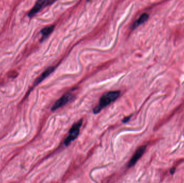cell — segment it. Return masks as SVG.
<instances>
[{
	"label": "cell",
	"instance_id": "cell-1",
	"mask_svg": "<svg viewBox=\"0 0 184 183\" xmlns=\"http://www.w3.org/2000/svg\"><path fill=\"white\" fill-rule=\"evenodd\" d=\"M121 94V92L119 90L107 92L101 97L98 105L93 109V113L98 114L100 112L103 108L114 102L119 98Z\"/></svg>",
	"mask_w": 184,
	"mask_h": 183
},
{
	"label": "cell",
	"instance_id": "cell-2",
	"mask_svg": "<svg viewBox=\"0 0 184 183\" xmlns=\"http://www.w3.org/2000/svg\"><path fill=\"white\" fill-rule=\"evenodd\" d=\"M82 121H83L82 119H80V120L73 124V126L69 131V133L68 137L65 139L64 141V145L66 146L70 145V143L73 142L74 140H76L78 137L80 133V130L82 125Z\"/></svg>",
	"mask_w": 184,
	"mask_h": 183
},
{
	"label": "cell",
	"instance_id": "cell-3",
	"mask_svg": "<svg viewBox=\"0 0 184 183\" xmlns=\"http://www.w3.org/2000/svg\"><path fill=\"white\" fill-rule=\"evenodd\" d=\"M74 98V95L70 93H67L64 94L62 97L57 100L51 108L52 111L57 110V109L64 106L65 104L71 101Z\"/></svg>",
	"mask_w": 184,
	"mask_h": 183
},
{
	"label": "cell",
	"instance_id": "cell-4",
	"mask_svg": "<svg viewBox=\"0 0 184 183\" xmlns=\"http://www.w3.org/2000/svg\"><path fill=\"white\" fill-rule=\"evenodd\" d=\"M146 145H142L137 149V151H136L133 157L130 159V161L128 163L129 168L133 167L137 163V162L138 161L139 159L143 156L144 153H145V151H146Z\"/></svg>",
	"mask_w": 184,
	"mask_h": 183
},
{
	"label": "cell",
	"instance_id": "cell-5",
	"mask_svg": "<svg viewBox=\"0 0 184 183\" xmlns=\"http://www.w3.org/2000/svg\"><path fill=\"white\" fill-rule=\"evenodd\" d=\"M46 0H37L35 5L28 13V16L32 18L44 7H46Z\"/></svg>",
	"mask_w": 184,
	"mask_h": 183
},
{
	"label": "cell",
	"instance_id": "cell-6",
	"mask_svg": "<svg viewBox=\"0 0 184 183\" xmlns=\"http://www.w3.org/2000/svg\"><path fill=\"white\" fill-rule=\"evenodd\" d=\"M54 70V68L53 67H50L48 68H47L46 70L43 73L41 74V76L36 79L35 82V85H38V84L40 83L41 82L43 81L44 79L48 77L51 74Z\"/></svg>",
	"mask_w": 184,
	"mask_h": 183
},
{
	"label": "cell",
	"instance_id": "cell-7",
	"mask_svg": "<svg viewBox=\"0 0 184 183\" xmlns=\"http://www.w3.org/2000/svg\"><path fill=\"white\" fill-rule=\"evenodd\" d=\"M148 18H149V15L148 14H145V13L142 14L140 17L134 23V24L132 26L133 29H135L139 25H140L144 23V22H146Z\"/></svg>",
	"mask_w": 184,
	"mask_h": 183
},
{
	"label": "cell",
	"instance_id": "cell-8",
	"mask_svg": "<svg viewBox=\"0 0 184 183\" xmlns=\"http://www.w3.org/2000/svg\"><path fill=\"white\" fill-rule=\"evenodd\" d=\"M54 26L52 25V26H50V27H44V29L41 30V33L43 35L42 39L46 38L48 35H50L54 30Z\"/></svg>",
	"mask_w": 184,
	"mask_h": 183
},
{
	"label": "cell",
	"instance_id": "cell-9",
	"mask_svg": "<svg viewBox=\"0 0 184 183\" xmlns=\"http://www.w3.org/2000/svg\"><path fill=\"white\" fill-rule=\"evenodd\" d=\"M132 116H133V115H130V116H128V117H125V118L123 119V120H122V122H123V123H126V122H128V121L130 120V119H131V118L132 117Z\"/></svg>",
	"mask_w": 184,
	"mask_h": 183
},
{
	"label": "cell",
	"instance_id": "cell-10",
	"mask_svg": "<svg viewBox=\"0 0 184 183\" xmlns=\"http://www.w3.org/2000/svg\"><path fill=\"white\" fill-rule=\"evenodd\" d=\"M56 0H46V6H50L56 2Z\"/></svg>",
	"mask_w": 184,
	"mask_h": 183
},
{
	"label": "cell",
	"instance_id": "cell-11",
	"mask_svg": "<svg viewBox=\"0 0 184 183\" xmlns=\"http://www.w3.org/2000/svg\"><path fill=\"white\" fill-rule=\"evenodd\" d=\"M175 170H176V168H174L173 169H171L170 170L171 173V174H173V173L175 171Z\"/></svg>",
	"mask_w": 184,
	"mask_h": 183
}]
</instances>
